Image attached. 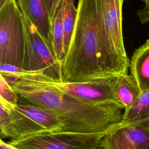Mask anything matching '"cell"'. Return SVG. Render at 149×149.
Wrapping results in <instances>:
<instances>
[{
	"mask_svg": "<svg viewBox=\"0 0 149 149\" xmlns=\"http://www.w3.org/2000/svg\"><path fill=\"white\" fill-rule=\"evenodd\" d=\"M114 130L134 149H149V118L120 124Z\"/></svg>",
	"mask_w": 149,
	"mask_h": 149,
	"instance_id": "obj_10",
	"label": "cell"
},
{
	"mask_svg": "<svg viewBox=\"0 0 149 149\" xmlns=\"http://www.w3.org/2000/svg\"><path fill=\"white\" fill-rule=\"evenodd\" d=\"M23 15L15 0H8L0 8V64L23 68L24 51Z\"/></svg>",
	"mask_w": 149,
	"mask_h": 149,
	"instance_id": "obj_4",
	"label": "cell"
},
{
	"mask_svg": "<svg viewBox=\"0 0 149 149\" xmlns=\"http://www.w3.org/2000/svg\"><path fill=\"white\" fill-rule=\"evenodd\" d=\"M69 48L61 61V81L85 82L124 73L106 34L103 0H79Z\"/></svg>",
	"mask_w": 149,
	"mask_h": 149,
	"instance_id": "obj_1",
	"label": "cell"
},
{
	"mask_svg": "<svg viewBox=\"0 0 149 149\" xmlns=\"http://www.w3.org/2000/svg\"><path fill=\"white\" fill-rule=\"evenodd\" d=\"M125 0H103L104 27L108 42L124 73L130 61L127 55L122 33V8Z\"/></svg>",
	"mask_w": 149,
	"mask_h": 149,
	"instance_id": "obj_7",
	"label": "cell"
},
{
	"mask_svg": "<svg viewBox=\"0 0 149 149\" xmlns=\"http://www.w3.org/2000/svg\"><path fill=\"white\" fill-rule=\"evenodd\" d=\"M24 24V51L23 69L40 72L55 80L61 81V61L52 49L51 43L38 31L28 15L22 11Z\"/></svg>",
	"mask_w": 149,
	"mask_h": 149,
	"instance_id": "obj_3",
	"label": "cell"
},
{
	"mask_svg": "<svg viewBox=\"0 0 149 149\" xmlns=\"http://www.w3.org/2000/svg\"><path fill=\"white\" fill-rule=\"evenodd\" d=\"M130 74L141 91L149 90V40L136 49L130 61Z\"/></svg>",
	"mask_w": 149,
	"mask_h": 149,
	"instance_id": "obj_13",
	"label": "cell"
},
{
	"mask_svg": "<svg viewBox=\"0 0 149 149\" xmlns=\"http://www.w3.org/2000/svg\"><path fill=\"white\" fill-rule=\"evenodd\" d=\"M21 11H24L37 27L40 33L51 43L50 20L45 0H17Z\"/></svg>",
	"mask_w": 149,
	"mask_h": 149,
	"instance_id": "obj_11",
	"label": "cell"
},
{
	"mask_svg": "<svg viewBox=\"0 0 149 149\" xmlns=\"http://www.w3.org/2000/svg\"><path fill=\"white\" fill-rule=\"evenodd\" d=\"M148 40H149V38H148Z\"/></svg>",
	"mask_w": 149,
	"mask_h": 149,
	"instance_id": "obj_24",
	"label": "cell"
},
{
	"mask_svg": "<svg viewBox=\"0 0 149 149\" xmlns=\"http://www.w3.org/2000/svg\"><path fill=\"white\" fill-rule=\"evenodd\" d=\"M19 99L53 112L63 124V132L101 133L117 127L123 108L115 102L84 101L41 83L4 77Z\"/></svg>",
	"mask_w": 149,
	"mask_h": 149,
	"instance_id": "obj_2",
	"label": "cell"
},
{
	"mask_svg": "<svg viewBox=\"0 0 149 149\" xmlns=\"http://www.w3.org/2000/svg\"><path fill=\"white\" fill-rule=\"evenodd\" d=\"M141 1H143L144 2H145L146 1V0H141Z\"/></svg>",
	"mask_w": 149,
	"mask_h": 149,
	"instance_id": "obj_23",
	"label": "cell"
},
{
	"mask_svg": "<svg viewBox=\"0 0 149 149\" xmlns=\"http://www.w3.org/2000/svg\"><path fill=\"white\" fill-rule=\"evenodd\" d=\"M62 0H45L50 23L52 20L56 9L59 6Z\"/></svg>",
	"mask_w": 149,
	"mask_h": 149,
	"instance_id": "obj_18",
	"label": "cell"
},
{
	"mask_svg": "<svg viewBox=\"0 0 149 149\" xmlns=\"http://www.w3.org/2000/svg\"><path fill=\"white\" fill-rule=\"evenodd\" d=\"M107 133L37 134L8 143L17 149H101Z\"/></svg>",
	"mask_w": 149,
	"mask_h": 149,
	"instance_id": "obj_6",
	"label": "cell"
},
{
	"mask_svg": "<svg viewBox=\"0 0 149 149\" xmlns=\"http://www.w3.org/2000/svg\"><path fill=\"white\" fill-rule=\"evenodd\" d=\"M113 92L115 101L125 112L131 107L141 91L133 77L126 73L116 76Z\"/></svg>",
	"mask_w": 149,
	"mask_h": 149,
	"instance_id": "obj_12",
	"label": "cell"
},
{
	"mask_svg": "<svg viewBox=\"0 0 149 149\" xmlns=\"http://www.w3.org/2000/svg\"><path fill=\"white\" fill-rule=\"evenodd\" d=\"M149 118V90L141 91L131 107L123 112L121 125Z\"/></svg>",
	"mask_w": 149,
	"mask_h": 149,
	"instance_id": "obj_15",
	"label": "cell"
},
{
	"mask_svg": "<svg viewBox=\"0 0 149 149\" xmlns=\"http://www.w3.org/2000/svg\"><path fill=\"white\" fill-rule=\"evenodd\" d=\"M116 76L85 82H63L53 80L40 72L24 70L19 74L7 77H14L48 84L69 95L88 102L116 103L113 92Z\"/></svg>",
	"mask_w": 149,
	"mask_h": 149,
	"instance_id": "obj_5",
	"label": "cell"
},
{
	"mask_svg": "<svg viewBox=\"0 0 149 149\" xmlns=\"http://www.w3.org/2000/svg\"><path fill=\"white\" fill-rule=\"evenodd\" d=\"M139 19H140L141 23H143V24L147 23V22H149V15L144 16H143L141 17H140Z\"/></svg>",
	"mask_w": 149,
	"mask_h": 149,
	"instance_id": "obj_21",
	"label": "cell"
},
{
	"mask_svg": "<svg viewBox=\"0 0 149 149\" xmlns=\"http://www.w3.org/2000/svg\"><path fill=\"white\" fill-rule=\"evenodd\" d=\"M1 137L16 140L31 135L49 133L46 129L30 119L14 106L0 100Z\"/></svg>",
	"mask_w": 149,
	"mask_h": 149,
	"instance_id": "obj_8",
	"label": "cell"
},
{
	"mask_svg": "<svg viewBox=\"0 0 149 149\" xmlns=\"http://www.w3.org/2000/svg\"><path fill=\"white\" fill-rule=\"evenodd\" d=\"M63 3L62 0L51 22V42L54 53L56 59L61 61L65 56L64 30L63 26Z\"/></svg>",
	"mask_w": 149,
	"mask_h": 149,
	"instance_id": "obj_14",
	"label": "cell"
},
{
	"mask_svg": "<svg viewBox=\"0 0 149 149\" xmlns=\"http://www.w3.org/2000/svg\"><path fill=\"white\" fill-rule=\"evenodd\" d=\"M63 26L64 30V51L66 54L74 31L77 9L74 5V0H63Z\"/></svg>",
	"mask_w": 149,
	"mask_h": 149,
	"instance_id": "obj_16",
	"label": "cell"
},
{
	"mask_svg": "<svg viewBox=\"0 0 149 149\" xmlns=\"http://www.w3.org/2000/svg\"><path fill=\"white\" fill-rule=\"evenodd\" d=\"M144 3L145 6L144 8H143L141 10H139L137 12V15L139 18L149 15V0H146V1Z\"/></svg>",
	"mask_w": 149,
	"mask_h": 149,
	"instance_id": "obj_19",
	"label": "cell"
},
{
	"mask_svg": "<svg viewBox=\"0 0 149 149\" xmlns=\"http://www.w3.org/2000/svg\"><path fill=\"white\" fill-rule=\"evenodd\" d=\"M8 0H0V8H1Z\"/></svg>",
	"mask_w": 149,
	"mask_h": 149,
	"instance_id": "obj_22",
	"label": "cell"
},
{
	"mask_svg": "<svg viewBox=\"0 0 149 149\" xmlns=\"http://www.w3.org/2000/svg\"><path fill=\"white\" fill-rule=\"evenodd\" d=\"M0 149H17L14 147L12 146L8 143H6L1 139L0 140Z\"/></svg>",
	"mask_w": 149,
	"mask_h": 149,
	"instance_id": "obj_20",
	"label": "cell"
},
{
	"mask_svg": "<svg viewBox=\"0 0 149 149\" xmlns=\"http://www.w3.org/2000/svg\"><path fill=\"white\" fill-rule=\"evenodd\" d=\"M0 100L15 107L18 104L19 95L8 82L0 74Z\"/></svg>",
	"mask_w": 149,
	"mask_h": 149,
	"instance_id": "obj_17",
	"label": "cell"
},
{
	"mask_svg": "<svg viewBox=\"0 0 149 149\" xmlns=\"http://www.w3.org/2000/svg\"><path fill=\"white\" fill-rule=\"evenodd\" d=\"M20 112L46 129L49 133L62 132L63 124L55 113L39 106L25 102L19 99L15 107Z\"/></svg>",
	"mask_w": 149,
	"mask_h": 149,
	"instance_id": "obj_9",
	"label": "cell"
}]
</instances>
